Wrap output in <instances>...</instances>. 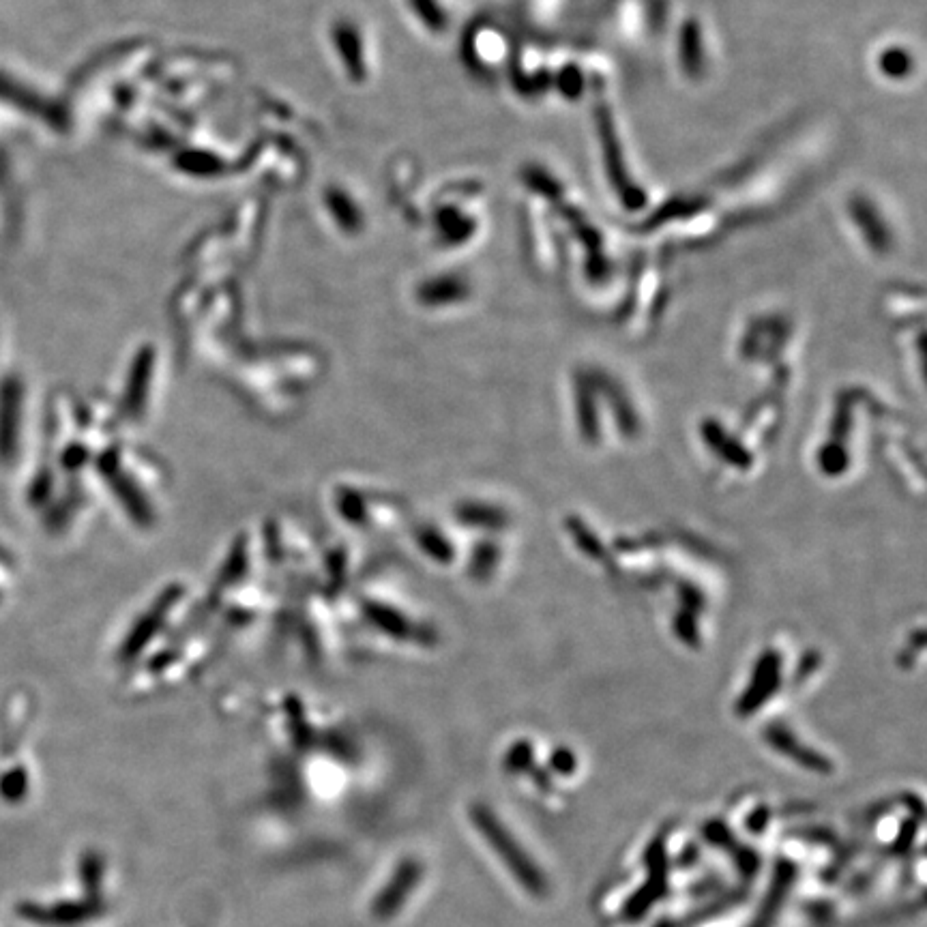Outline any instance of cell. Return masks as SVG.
<instances>
[{
    "label": "cell",
    "instance_id": "obj_1",
    "mask_svg": "<svg viewBox=\"0 0 927 927\" xmlns=\"http://www.w3.org/2000/svg\"><path fill=\"white\" fill-rule=\"evenodd\" d=\"M473 822L477 831L485 837V842L496 852V857L503 861V865L511 872V876L520 882V885L535 897H543L548 893V878L541 872V867L531 859V855L518 844V840L507 831V827L500 822L488 807L475 805L473 807Z\"/></svg>",
    "mask_w": 927,
    "mask_h": 927
},
{
    "label": "cell",
    "instance_id": "obj_2",
    "mask_svg": "<svg viewBox=\"0 0 927 927\" xmlns=\"http://www.w3.org/2000/svg\"><path fill=\"white\" fill-rule=\"evenodd\" d=\"M421 878L423 865L417 859H404L395 867L391 878L385 882V887H382L372 900V917L378 921L393 919L408 902L412 891L419 887Z\"/></svg>",
    "mask_w": 927,
    "mask_h": 927
},
{
    "label": "cell",
    "instance_id": "obj_4",
    "mask_svg": "<svg viewBox=\"0 0 927 927\" xmlns=\"http://www.w3.org/2000/svg\"><path fill=\"white\" fill-rule=\"evenodd\" d=\"M103 872H106V863H103V859L97 855V852H86L80 863V876L91 897H97L103 885Z\"/></svg>",
    "mask_w": 927,
    "mask_h": 927
},
{
    "label": "cell",
    "instance_id": "obj_3",
    "mask_svg": "<svg viewBox=\"0 0 927 927\" xmlns=\"http://www.w3.org/2000/svg\"><path fill=\"white\" fill-rule=\"evenodd\" d=\"M106 912L97 897H88L82 902H61L54 906H31V910H24L26 917H31L37 923L54 925V927H76L84 925L101 917Z\"/></svg>",
    "mask_w": 927,
    "mask_h": 927
}]
</instances>
